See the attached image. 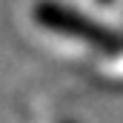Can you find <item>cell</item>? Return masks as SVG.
<instances>
[{"label":"cell","mask_w":123,"mask_h":123,"mask_svg":"<svg viewBox=\"0 0 123 123\" xmlns=\"http://www.w3.org/2000/svg\"><path fill=\"white\" fill-rule=\"evenodd\" d=\"M34 20L49 31H57L63 37L80 40L86 46H92L103 55H123V31H115L103 23H97L92 17H86L83 12L57 3V0H37L34 3Z\"/></svg>","instance_id":"1"},{"label":"cell","mask_w":123,"mask_h":123,"mask_svg":"<svg viewBox=\"0 0 123 123\" xmlns=\"http://www.w3.org/2000/svg\"><path fill=\"white\" fill-rule=\"evenodd\" d=\"M66 123H74V120H66Z\"/></svg>","instance_id":"3"},{"label":"cell","mask_w":123,"mask_h":123,"mask_svg":"<svg viewBox=\"0 0 123 123\" xmlns=\"http://www.w3.org/2000/svg\"><path fill=\"white\" fill-rule=\"evenodd\" d=\"M100 3H112V0H100Z\"/></svg>","instance_id":"2"}]
</instances>
